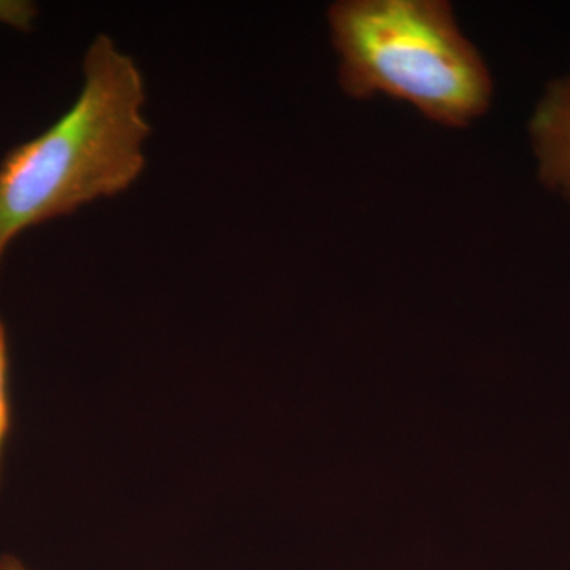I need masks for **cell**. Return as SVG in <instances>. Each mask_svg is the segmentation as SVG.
<instances>
[{
  "label": "cell",
  "mask_w": 570,
  "mask_h": 570,
  "mask_svg": "<svg viewBox=\"0 0 570 570\" xmlns=\"http://www.w3.org/2000/svg\"><path fill=\"white\" fill-rule=\"evenodd\" d=\"M82 73L69 111L0 163V264L22 232L116 197L145 170L151 126L142 115L146 88L137 63L100 33Z\"/></svg>",
  "instance_id": "cell-1"
},
{
  "label": "cell",
  "mask_w": 570,
  "mask_h": 570,
  "mask_svg": "<svg viewBox=\"0 0 570 570\" xmlns=\"http://www.w3.org/2000/svg\"><path fill=\"white\" fill-rule=\"evenodd\" d=\"M328 26L347 96L390 97L453 129L489 110L493 78L449 2L341 0Z\"/></svg>",
  "instance_id": "cell-2"
},
{
  "label": "cell",
  "mask_w": 570,
  "mask_h": 570,
  "mask_svg": "<svg viewBox=\"0 0 570 570\" xmlns=\"http://www.w3.org/2000/svg\"><path fill=\"white\" fill-rule=\"evenodd\" d=\"M530 132L540 179L570 202V75L550 85L532 116Z\"/></svg>",
  "instance_id": "cell-3"
},
{
  "label": "cell",
  "mask_w": 570,
  "mask_h": 570,
  "mask_svg": "<svg viewBox=\"0 0 570 570\" xmlns=\"http://www.w3.org/2000/svg\"><path fill=\"white\" fill-rule=\"evenodd\" d=\"M9 373V341H7L6 325L0 318V461H2L3 445L11 430Z\"/></svg>",
  "instance_id": "cell-4"
},
{
  "label": "cell",
  "mask_w": 570,
  "mask_h": 570,
  "mask_svg": "<svg viewBox=\"0 0 570 570\" xmlns=\"http://www.w3.org/2000/svg\"><path fill=\"white\" fill-rule=\"evenodd\" d=\"M36 17L37 9L31 2L0 0V22H6L11 28L29 31Z\"/></svg>",
  "instance_id": "cell-5"
},
{
  "label": "cell",
  "mask_w": 570,
  "mask_h": 570,
  "mask_svg": "<svg viewBox=\"0 0 570 570\" xmlns=\"http://www.w3.org/2000/svg\"><path fill=\"white\" fill-rule=\"evenodd\" d=\"M0 570H28L24 564L18 558L11 557V554H3L0 558Z\"/></svg>",
  "instance_id": "cell-6"
}]
</instances>
